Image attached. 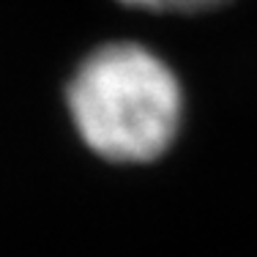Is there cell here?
<instances>
[{
    "mask_svg": "<svg viewBox=\"0 0 257 257\" xmlns=\"http://www.w3.org/2000/svg\"><path fill=\"white\" fill-rule=\"evenodd\" d=\"M63 96L77 137L109 164H154L181 132L178 77L137 41L93 47L69 74Z\"/></svg>",
    "mask_w": 257,
    "mask_h": 257,
    "instance_id": "cell-1",
    "label": "cell"
},
{
    "mask_svg": "<svg viewBox=\"0 0 257 257\" xmlns=\"http://www.w3.org/2000/svg\"><path fill=\"white\" fill-rule=\"evenodd\" d=\"M128 9H143L154 14H167V17H200V14H213L235 0H118Z\"/></svg>",
    "mask_w": 257,
    "mask_h": 257,
    "instance_id": "cell-2",
    "label": "cell"
}]
</instances>
